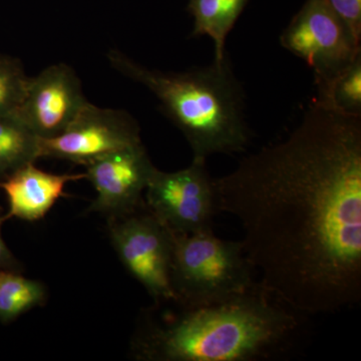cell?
Returning <instances> with one entry per match:
<instances>
[{"label": "cell", "instance_id": "6da1fadb", "mask_svg": "<svg viewBox=\"0 0 361 361\" xmlns=\"http://www.w3.org/2000/svg\"><path fill=\"white\" fill-rule=\"evenodd\" d=\"M260 284L303 315L361 300V115L313 99L281 141L214 179Z\"/></svg>", "mask_w": 361, "mask_h": 361}, {"label": "cell", "instance_id": "7a4b0ae2", "mask_svg": "<svg viewBox=\"0 0 361 361\" xmlns=\"http://www.w3.org/2000/svg\"><path fill=\"white\" fill-rule=\"evenodd\" d=\"M149 320L135 342L147 361H255L285 355L302 331V313L260 284L222 302Z\"/></svg>", "mask_w": 361, "mask_h": 361}, {"label": "cell", "instance_id": "3957f363", "mask_svg": "<svg viewBox=\"0 0 361 361\" xmlns=\"http://www.w3.org/2000/svg\"><path fill=\"white\" fill-rule=\"evenodd\" d=\"M111 66L146 87L186 137L193 159L242 153L251 140L246 97L233 71L229 54L212 65L180 71L151 70L118 51L108 54Z\"/></svg>", "mask_w": 361, "mask_h": 361}, {"label": "cell", "instance_id": "277c9868", "mask_svg": "<svg viewBox=\"0 0 361 361\" xmlns=\"http://www.w3.org/2000/svg\"><path fill=\"white\" fill-rule=\"evenodd\" d=\"M173 236L171 283L180 306L222 302L259 284L241 241L218 238L213 231Z\"/></svg>", "mask_w": 361, "mask_h": 361}, {"label": "cell", "instance_id": "5b68a950", "mask_svg": "<svg viewBox=\"0 0 361 361\" xmlns=\"http://www.w3.org/2000/svg\"><path fill=\"white\" fill-rule=\"evenodd\" d=\"M109 221L111 244L126 269L157 302H175L171 283L173 233L144 205Z\"/></svg>", "mask_w": 361, "mask_h": 361}, {"label": "cell", "instance_id": "8992f818", "mask_svg": "<svg viewBox=\"0 0 361 361\" xmlns=\"http://www.w3.org/2000/svg\"><path fill=\"white\" fill-rule=\"evenodd\" d=\"M207 160L193 159L176 172L154 169L147 185V208L175 235L213 231L219 212L214 179Z\"/></svg>", "mask_w": 361, "mask_h": 361}, {"label": "cell", "instance_id": "52a82bcc", "mask_svg": "<svg viewBox=\"0 0 361 361\" xmlns=\"http://www.w3.org/2000/svg\"><path fill=\"white\" fill-rule=\"evenodd\" d=\"M280 44L312 68L316 89L361 56L360 42L325 0H306L282 32Z\"/></svg>", "mask_w": 361, "mask_h": 361}, {"label": "cell", "instance_id": "ba28073f", "mask_svg": "<svg viewBox=\"0 0 361 361\" xmlns=\"http://www.w3.org/2000/svg\"><path fill=\"white\" fill-rule=\"evenodd\" d=\"M142 142L139 125L127 111L104 109L87 102L61 134L40 139V158L85 166L111 152Z\"/></svg>", "mask_w": 361, "mask_h": 361}, {"label": "cell", "instance_id": "9c48e42d", "mask_svg": "<svg viewBox=\"0 0 361 361\" xmlns=\"http://www.w3.org/2000/svg\"><path fill=\"white\" fill-rule=\"evenodd\" d=\"M85 179L96 191L90 212L111 218L134 212L142 204L155 166L142 142L111 152L85 166Z\"/></svg>", "mask_w": 361, "mask_h": 361}, {"label": "cell", "instance_id": "30bf717a", "mask_svg": "<svg viewBox=\"0 0 361 361\" xmlns=\"http://www.w3.org/2000/svg\"><path fill=\"white\" fill-rule=\"evenodd\" d=\"M87 102L75 71L58 63L30 78L16 116L40 139H51L70 126Z\"/></svg>", "mask_w": 361, "mask_h": 361}, {"label": "cell", "instance_id": "8fae6325", "mask_svg": "<svg viewBox=\"0 0 361 361\" xmlns=\"http://www.w3.org/2000/svg\"><path fill=\"white\" fill-rule=\"evenodd\" d=\"M85 179V174H52L35 167V163L18 169L0 180L8 200L4 221L18 219L35 222L42 219L56 201L65 196V188L73 180Z\"/></svg>", "mask_w": 361, "mask_h": 361}, {"label": "cell", "instance_id": "7c38bea8", "mask_svg": "<svg viewBox=\"0 0 361 361\" xmlns=\"http://www.w3.org/2000/svg\"><path fill=\"white\" fill-rule=\"evenodd\" d=\"M250 0H189L188 11L194 18L192 37H210L214 42L215 61L228 54L226 39Z\"/></svg>", "mask_w": 361, "mask_h": 361}, {"label": "cell", "instance_id": "4fadbf2b", "mask_svg": "<svg viewBox=\"0 0 361 361\" xmlns=\"http://www.w3.org/2000/svg\"><path fill=\"white\" fill-rule=\"evenodd\" d=\"M39 158V137L18 116H0V180Z\"/></svg>", "mask_w": 361, "mask_h": 361}, {"label": "cell", "instance_id": "5bb4252c", "mask_svg": "<svg viewBox=\"0 0 361 361\" xmlns=\"http://www.w3.org/2000/svg\"><path fill=\"white\" fill-rule=\"evenodd\" d=\"M47 298L44 285L21 275L20 271L0 269V322H13L42 305Z\"/></svg>", "mask_w": 361, "mask_h": 361}, {"label": "cell", "instance_id": "9a60e30c", "mask_svg": "<svg viewBox=\"0 0 361 361\" xmlns=\"http://www.w3.org/2000/svg\"><path fill=\"white\" fill-rule=\"evenodd\" d=\"M314 101L342 113L361 115V56L326 85L317 87Z\"/></svg>", "mask_w": 361, "mask_h": 361}, {"label": "cell", "instance_id": "2e32d148", "mask_svg": "<svg viewBox=\"0 0 361 361\" xmlns=\"http://www.w3.org/2000/svg\"><path fill=\"white\" fill-rule=\"evenodd\" d=\"M30 77L20 59L0 54V116H16L25 97Z\"/></svg>", "mask_w": 361, "mask_h": 361}, {"label": "cell", "instance_id": "e0dca14e", "mask_svg": "<svg viewBox=\"0 0 361 361\" xmlns=\"http://www.w3.org/2000/svg\"><path fill=\"white\" fill-rule=\"evenodd\" d=\"M351 35L361 42V0H325Z\"/></svg>", "mask_w": 361, "mask_h": 361}, {"label": "cell", "instance_id": "ac0fdd59", "mask_svg": "<svg viewBox=\"0 0 361 361\" xmlns=\"http://www.w3.org/2000/svg\"><path fill=\"white\" fill-rule=\"evenodd\" d=\"M4 222V217H0V269L20 271V263L14 257L13 254L9 250L6 242L2 238L1 226Z\"/></svg>", "mask_w": 361, "mask_h": 361}]
</instances>
